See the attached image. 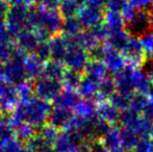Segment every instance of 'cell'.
Listing matches in <instances>:
<instances>
[{"instance_id":"1","label":"cell","mask_w":153,"mask_h":152,"mask_svg":"<svg viewBox=\"0 0 153 152\" xmlns=\"http://www.w3.org/2000/svg\"><path fill=\"white\" fill-rule=\"evenodd\" d=\"M19 103L22 105L25 122L33 125L36 129L47 124L49 114L52 110V105L50 102L41 99L34 95L28 101H19Z\"/></svg>"},{"instance_id":"2","label":"cell","mask_w":153,"mask_h":152,"mask_svg":"<svg viewBox=\"0 0 153 152\" xmlns=\"http://www.w3.org/2000/svg\"><path fill=\"white\" fill-rule=\"evenodd\" d=\"M124 28L129 36L142 38L153 31V6L135 10L134 14L125 21Z\"/></svg>"},{"instance_id":"3","label":"cell","mask_w":153,"mask_h":152,"mask_svg":"<svg viewBox=\"0 0 153 152\" xmlns=\"http://www.w3.org/2000/svg\"><path fill=\"white\" fill-rule=\"evenodd\" d=\"M32 83H33L34 95L48 102L53 101L64 90L61 80H55L45 76L40 77Z\"/></svg>"},{"instance_id":"4","label":"cell","mask_w":153,"mask_h":152,"mask_svg":"<svg viewBox=\"0 0 153 152\" xmlns=\"http://www.w3.org/2000/svg\"><path fill=\"white\" fill-rule=\"evenodd\" d=\"M122 54L126 59L127 65L133 69L141 68L147 63V57L144 52L142 41L137 37H129L126 46L122 50Z\"/></svg>"},{"instance_id":"5","label":"cell","mask_w":153,"mask_h":152,"mask_svg":"<svg viewBox=\"0 0 153 152\" xmlns=\"http://www.w3.org/2000/svg\"><path fill=\"white\" fill-rule=\"evenodd\" d=\"M29 7L23 5H10L5 19V27L13 37H16L23 28L27 27Z\"/></svg>"},{"instance_id":"6","label":"cell","mask_w":153,"mask_h":152,"mask_svg":"<svg viewBox=\"0 0 153 152\" xmlns=\"http://www.w3.org/2000/svg\"><path fill=\"white\" fill-rule=\"evenodd\" d=\"M19 98L17 85L0 77V116L10 115L18 104Z\"/></svg>"},{"instance_id":"7","label":"cell","mask_w":153,"mask_h":152,"mask_svg":"<svg viewBox=\"0 0 153 152\" xmlns=\"http://www.w3.org/2000/svg\"><path fill=\"white\" fill-rule=\"evenodd\" d=\"M90 54L87 50L77 45H69L62 64L67 69L74 70V71L82 73L90 62Z\"/></svg>"},{"instance_id":"8","label":"cell","mask_w":153,"mask_h":152,"mask_svg":"<svg viewBox=\"0 0 153 152\" xmlns=\"http://www.w3.org/2000/svg\"><path fill=\"white\" fill-rule=\"evenodd\" d=\"M3 77L15 85L27 80L24 62L16 59H10L5 62L3 64Z\"/></svg>"},{"instance_id":"9","label":"cell","mask_w":153,"mask_h":152,"mask_svg":"<svg viewBox=\"0 0 153 152\" xmlns=\"http://www.w3.org/2000/svg\"><path fill=\"white\" fill-rule=\"evenodd\" d=\"M102 62L105 65V67H106L107 71L111 72L113 75H115L118 72L122 71L124 68H126L128 66L126 59L122 54V52L115 50L113 48H109L107 46L105 48L104 54H103Z\"/></svg>"},{"instance_id":"10","label":"cell","mask_w":153,"mask_h":152,"mask_svg":"<svg viewBox=\"0 0 153 152\" xmlns=\"http://www.w3.org/2000/svg\"><path fill=\"white\" fill-rule=\"evenodd\" d=\"M103 10L92 6L82 5L77 14V18L80 21L85 29H91L96 25L103 22Z\"/></svg>"},{"instance_id":"11","label":"cell","mask_w":153,"mask_h":152,"mask_svg":"<svg viewBox=\"0 0 153 152\" xmlns=\"http://www.w3.org/2000/svg\"><path fill=\"white\" fill-rule=\"evenodd\" d=\"M16 46L23 49L27 53H33L40 43V39L36 36V31L31 28H23L14 40Z\"/></svg>"},{"instance_id":"12","label":"cell","mask_w":153,"mask_h":152,"mask_svg":"<svg viewBox=\"0 0 153 152\" xmlns=\"http://www.w3.org/2000/svg\"><path fill=\"white\" fill-rule=\"evenodd\" d=\"M73 116H74L73 110L53 106L52 110L49 114L47 123L52 125L53 127L57 128L59 130H64L69 126Z\"/></svg>"},{"instance_id":"13","label":"cell","mask_w":153,"mask_h":152,"mask_svg":"<svg viewBox=\"0 0 153 152\" xmlns=\"http://www.w3.org/2000/svg\"><path fill=\"white\" fill-rule=\"evenodd\" d=\"M131 70L132 68L127 66L122 71L118 72L114 75L113 78L115 81L117 92L129 96H131L135 92L134 85L132 82V77H131Z\"/></svg>"},{"instance_id":"14","label":"cell","mask_w":153,"mask_h":152,"mask_svg":"<svg viewBox=\"0 0 153 152\" xmlns=\"http://www.w3.org/2000/svg\"><path fill=\"white\" fill-rule=\"evenodd\" d=\"M82 99L78 92L76 90H70V89H64L61 92L59 95L53 100V106L56 108H62L67 110H74L76 105L79 103V101Z\"/></svg>"},{"instance_id":"15","label":"cell","mask_w":153,"mask_h":152,"mask_svg":"<svg viewBox=\"0 0 153 152\" xmlns=\"http://www.w3.org/2000/svg\"><path fill=\"white\" fill-rule=\"evenodd\" d=\"M44 62L41 61L34 53H30L27 55L24 61V68L27 80L33 82L34 80L42 77L43 72H44Z\"/></svg>"},{"instance_id":"16","label":"cell","mask_w":153,"mask_h":152,"mask_svg":"<svg viewBox=\"0 0 153 152\" xmlns=\"http://www.w3.org/2000/svg\"><path fill=\"white\" fill-rule=\"evenodd\" d=\"M49 47H50L51 59L53 61L62 62L65 59L67 51L69 48V42L66 37L59 33L51 37L48 41Z\"/></svg>"},{"instance_id":"17","label":"cell","mask_w":153,"mask_h":152,"mask_svg":"<svg viewBox=\"0 0 153 152\" xmlns=\"http://www.w3.org/2000/svg\"><path fill=\"white\" fill-rule=\"evenodd\" d=\"M97 117L104 120L111 125H117L119 120L120 110L116 108L109 101H101L97 103L96 108Z\"/></svg>"},{"instance_id":"18","label":"cell","mask_w":153,"mask_h":152,"mask_svg":"<svg viewBox=\"0 0 153 152\" xmlns=\"http://www.w3.org/2000/svg\"><path fill=\"white\" fill-rule=\"evenodd\" d=\"M129 33L125 30V28H118V29H113L111 30L107 40L105 41V45L109 48H113L115 50H118L120 52H122V50L124 49V47L126 46L127 42L129 40Z\"/></svg>"},{"instance_id":"19","label":"cell","mask_w":153,"mask_h":152,"mask_svg":"<svg viewBox=\"0 0 153 152\" xmlns=\"http://www.w3.org/2000/svg\"><path fill=\"white\" fill-rule=\"evenodd\" d=\"M99 90V81L94 80L90 77L83 75L77 87V92L83 99H95L96 95L98 94Z\"/></svg>"},{"instance_id":"20","label":"cell","mask_w":153,"mask_h":152,"mask_svg":"<svg viewBox=\"0 0 153 152\" xmlns=\"http://www.w3.org/2000/svg\"><path fill=\"white\" fill-rule=\"evenodd\" d=\"M131 77H132V82L134 85L135 92L147 94L148 90L150 89L152 82L148 76L147 72L142 70L141 68H135L131 70Z\"/></svg>"},{"instance_id":"21","label":"cell","mask_w":153,"mask_h":152,"mask_svg":"<svg viewBox=\"0 0 153 152\" xmlns=\"http://www.w3.org/2000/svg\"><path fill=\"white\" fill-rule=\"evenodd\" d=\"M85 75L90 78L100 82L103 78L107 76V69L102 61L98 59H90L85 69Z\"/></svg>"},{"instance_id":"22","label":"cell","mask_w":153,"mask_h":152,"mask_svg":"<svg viewBox=\"0 0 153 152\" xmlns=\"http://www.w3.org/2000/svg\"><path fill=\"white\" fill-rule=\"evenodd\" d=\"M116 92H117V90H116V85H115V81H114V78L113 77L106 76L99 82L98 94H97L94 99L95 102L98 103V102L101 101H106Z\"/></svg>"},{"instance_id":"23","label":"cell","mask_w":153,"mask_h":152,"mask_svg":"<svg viewBox=\"0 0 153 152\" xmlns=\"http://www.w3.org/2000/svg\"><path fill=\"white\" fill-rule=\"evenodd\" d=\"M120 139H121V147L126 152H132L141 140L139 134L134 130L127 127L120 128Z\"/></svg>"},{"instance_id":"24","label":"cell","mask_w":153,"mask_h":152,"mask_svg":"<svg viewBox=\"0 0 153 152\" xmlns=\"http://www.w3.org/2000/svg\"><path fill=\"white\" fill-rule=\"evenodd\" d=\"M83 30V27L81 25L80 21L76 17H70V18H65L62 22V27L61 33L67 39L75 38Z\"/></svg>"},{"instance_id":"25","label":"cell","mask_w":153,"mask_h":152,"mask_svg":"<svg viewBox=\"0 0 153 152\" xmlns=\"http://www.w3.org/2000/svg\"><path fill=\"white\" fill-rule=\"evenodd\" d=\"M102 145L108 150L122 148L121 139H120V128L117 125H111L107 132L100 139Z\"/></svg>"},{"instance_id":"26","label":"cell","mask_w":153,"mask_h":152,"mask_svg":"<svg viewBox=\"0 0 153 152\" xmlns=\"http://www.w3.org/2000/svg\"><path fill=\"white\" fill-rule=\"evenodd\" d=\"M97 103L93 99H81L79 103L74 108V115L82 118V119H92L96 117Z\"/></svg>"},{"instance_id":"27","label":"cell","mask_w":153,"mask_h":152,"mask_svg":"<svg viewBox=\"0 0 153 152\" xmlns=\"http://www.w3.org/2000/svg\"><path fill=\"white\" fill-rule=\"evenodd\" d=\"M65 71H66V67L62 64V62L49 59L44 65L43 76L55 79V80H62V77L64 75Z\"/></svg>"},{"instance_id":"28","label":"cell","mask_w":153,"mask_h":152,"mask_svg":"<svg viewBox=\"0 0 153 152\" xmlns=\"http://www.w3.org/2000/svg\"><path fill=\"white\" fill-rule=\"evenodd\" d=\"M82 73L80 72L74 71V70L67 69L65 71L64 75L62 77V83L64 89H70V90H76L82 79Z\"/></svg>"},{"instance_id":"29","label":"cell","mask_w":153,"mask_h":152,"mask_svg":"<svg viewBox=\"0 0 153 152\" xmlns=\"http://www.w3.org/2000/svg\"><path fill=\"white\" fill-rule=\"evenodd\" d=\"M141 117L142 116H140V114H137V113H134L133 110L128 108V110L120 112L118 123L121 125V127L131 128V129L134 130V128L137 127Z\"/></svg>"},{"instance_id":"30","label":"cell","mask_w":153,"mask_h":152,"mask_svg":"<svg viewBox=\"0 0 153 152\" xmlns=\"http://www.w3.org/2000/svg\"><path fill=\"white\" fill-rule=\"evenodd\" d=\"M103 22L111 28V30L123 28L125 24L124 18H123L121 13L107 10H105L104 13H103Z\"/></svg>"},{"instance_id":"31","label":"cell","mask_w":153,"mask_h":152,"mask_svg":"<svg viewBox=\"0 0 153 152\" xmlns=\"http://www.w3.org/2000/svg\"><path fill=\"white\" fill-rule=\"evenodd\" d=\"M81 4L78 0H62L61 5L59 7V12L61 13L62 18H70V17H76Z\"/></svg>"},{"instance_id":"32","label":"cell","mask_w":153,"mask_h":152,"mask_svg":"<svg viewBox=\"0 0 153 152\" xmlns=\"http://www.w3.org/2000/svg\"><path fill=\"white\" fill-rule=\"evenodd\" d=\"M36 132H38V129L27 122H24L15 128V136L22 143H26L28 140H30L32 136H36Z\"/></svg>"},{"instance_id":"33","label":"cell","mask_w":153,"mask_h":152,"mask_svg":"<svg viewBox=\"0 0 153 152\" xmlns=\"http://www.w3.org/2000/svg\"><path fill=\"white\" fill-rule=\"evenodd\" d=\"M149 101V98L147 95L140 92H134L130 98V104H129V110H133L137 114H142L145 108L146 104Z\"/></svg>"},{"instance_id":"34","label":"cell","mask_w":153,"mask_h":152,"mask_svg":"<svg viewBox=\"0 0 153 152\" xmlns=\"http://www.w3.org/2000/svg\"><path fill=\"white\" fill-rule=\"evenodd\" d=\"M17 93H18L19 101L26 102L30 100L34 96L33 83L29 80H25L24 82L17 85Z\"/></svg>"},{"instance_id":"35","label":"cell","mask_w":153,"mask_h":152,"mask_svg":"<svg viewBox=\"0 0 153 152\" xmlns=\"http://www.w3.org/2000/svg\"><path fill=\"white\" fill-rule=\"evenodd\" d=\"M72 146H73V144L71 143L68 133H67L65 130H61L59 136H57L56 140L53 143L54 151L55 152H68Z\"/></svg>"},{"instance_id":"36","label":"cell","mask_w":153,"mask_h":152,"mask_svg":"<svg viewBox=\"0 0 153 152\" xmlns=\"http://www.w3.org/2000/svg\"><path fill=\"white\" fill-rule=\"evenodd\" d=\"M131 96L126 95V94L119 93V92H116V93L109 98V102H111L116 108H118L120 112H122V110H128L129 108Z\"/></svg>"},{"instance_id":"37","label":"cell","mask_w":153,"mask_h":152,"mask_svg":"<svg viewBox=\"0 0 153 152\" xmlns=\"http://www.w3.org/2000/svg\"><path fill=\"white\" fill-rule=\"evenodd\" d=\"M59 131H61V130L53 127L52 125H50V124H48V123L45 124L44 126H42V127L38 129V133L50 145H53L54 141L56 140L57 136H59Z\"/></svg>"},{"instance_id":"38","label":"cell","mask_w":153,"mask_h":152,"mask_svg":"<svg viewBox=\"0 0 153 152\" xmlns=\"http://www.w3.org/2000/svg\"><path fill=\"white\" fill-rule=\"evenodd\" d=\"M34 54L44 63L51 59V53H50V47H49L48 41H42L39 43L38 47L34 50Z\"/></svg>"},{"instance_id":"39","label":"cell","mask_w":153,"mask_h":152,"mask_svg":"<svg viewBox=\"0 0 153 152\" xmlns=\"http://www.w3.org/2000/svg\"><path fill=\"white\" fill-rule=\"evenodd\" d=\"M90 30L92 31L93 35L96 37V39L100 43L105 42V41L107 40V38H108L109 33H111V28H109L104 22L96 25V26L93 27V28H91Z\"/></svg>"},{"instance_id":"40","label":"cell","mask_w":153,"mask_h":152,"mask_svg":"<svg viewBox=\"0 0 153 152\" xmlns=\"http://www.w3.org/2000/svg\"><path fill=\"white\" fill-rule=\"evenodd\" d=\"M140 39L142 41V45H143L144 52L147 57V62L153 61V31L143 36Z\"/></svg>"},{"instance_id":"41","label":"cell","mask_w":153,"mask_h":152,"mask_svg":"<svg viewBox=\"0 0 153 152\" xmlns=\"http://www.w3.org/2000/svg\"><path fill=\"white\" fill-rule=\"evenodd\" d=\"M128 5V0H105L104 8L107 10L122 13L124 8Z\"/></svg>"},{"instance_id":"42","label":"cell","mask_w":153,"mask_h":152,"mask_svg":"<svg viewBox=\"0 0 153 152\" xmlns=\"http://www.w3.org/2000/svg\"><path fill=\"white\" fill-rule=\"evenodd\" d=\"M15 42L8 43V44H0V62L4 64L8 59H12L13 51L15 48Z\"/></svg>"},{"instance_id":"43","label":"cell","mask_w":153,"mask_h":152,"mask_svg":"<svg viewBox=\"0 0 153 152\" xmlns=\"http://www.w3.org/2000/svg\"><path fill=\"white\" fill-rule=\"evenodd\" d=\"M151 140L150 138H142L132 152H150Z\"/></svg>"},{"instance_id":"44","label":"cell","mask_w":153,"mask_h":152,"mask_svg":"<svg viewBox=\"0 0 153 152\" xmlns=\"http://www.w3.org/2000/svg\"><path fill=\"white\" fill-rule=\"evenodd\" d=\"M14 43V37L10 33L5 24L0 25V44H8Z\"/></svg>"},{"instance_id":"45","label":"cell","mask_w":153,"mask_h":152,"mask_svg":"<svg viewBox=\"0 0 153 152\" xmlns=\"http://www.w3.org/2000/svg\"><path fill=\"white\" fill-rule=\"evenodd\" d=\"M10 3L5 0H0V25L5 24V19L10 10Z\"/></svg>"},{"instance_id":"46","label":"cell","mask_w":153,"mask_h":152,"mask_svg":"<svg viewBox=\"0 0 153 152\" xmlns=\"http://www.w3.org/2000/svg\"><path fill=\"white\" fill-rule=\"evenodd\" d=\"M62 0H41L38 5H41L47 10H59Z\"/></svg>"},{"instance_id":"47","label":"cell","mask_w":153,"mask_h":152,"mask_svg":"<svg viewBox=\"0 0 153 152\" xmlns=\"http://www.w3.org/2000/svg\"><path fill=\"white\" fill-rule=\"evenodd\" d=\"M153 2V0H128V3L131 6H133L137 10L140 8H147L150 7V4Z\"/></svg>"},{"instance_id":"48","label":"cell","mask_w":153,"mask_h":152,"mask_svg":"<svg viewBox=\"0 0 153 152\" xmlns=\"http://www.w3.org/2000/svg\"><path fill=\"white\" fill-rule=\"evenodd\" d=\"M68 152H92V149H91V146H90V143L85 141V142L81 143L78 146L73 145Z\"/></svg>"},{"instance_id":"49","label":"cell","mask_w":153,"mask_h":152,"mask_svg":"<svg viewBox=\"0 0 153 152\" xmlns=\"http://www.w3.org/2000/svg\"><path fill=\"white\" fill-rule=\"evenodd\" d=\"M142 114H143V117H145L149 121L153 122V100H149L148 101V103L146 104Z\"/></svg>"},{"instance_id":"50","label":"cell","mask_w":153,"mask_h":152,"mask_svg":"<svg viewBox=\"0 0 153 152\" xmlns=\"http://www.w3.org/2000/svg\"><path fill=\"white\" fill-rule=\"evenodd\" d=\"M105 0H83V5L92 6V7L103 10Z\"/></svg>"},{"instance_id":"51","label":"cell","mask_w":153,"mask_h":152,"mask_svg":"<svg viewBox=\"0 0 153 152\" xmlns=\"http://www.w3.org/2000/svg\"><path fill=\"white\" fill-rule=\"evenodd\" d=\"M10 5H23L26 7H31L36 4V0H12Z\"/></svg>"},{"instance_id":"52","label":"cell","mask_w":153,"mask_h":152,"mask_svg":"<svg viewBox=\"0 0 153 152\" xmlns=\"http://www.w3.org/2000/svg\"><path fill=\"white\" fill-rule=\"evenodd\" d=\"M147 74H148V76H149L151 82L153 83V61H150V66H149V68H148Z\"/></svg>"},{"instance_id":"53","label":"cell","mask_w":153,"mask_h":152,"mask_svg":"<svg viewBox=\"0 0 153 152\" xmlns=\"http://www.w3.org/2000/svg\"><path fill=\"white\" fill-rule=\"evenodd\" d=\"M12 152H31L28 150V148H27L26 146H24V145H22L21 147H19L18 149H16V150L12 151Z\"/></svg>"},{"instance_id":"54","label":"cell","mask_w":153,"mask_h":152,"mask_svg":"<svg viewBox=\"0 0 153 152\" xmlns=\"http://www.w3.org/2000/svg\"><path fill=\"white\" fill-rule=\"evenodd\" d=\"M146 95H147V97L149 98V100H153V83L151 85V87H150V89L148 90Z\"/></svg>"},{"instance_id":"55","label":"cell","mask_w":153,"mask_h":152,"mask_svg":"<svg viewBox=\"0 0 153 152\" xmlns=\"http://www.w3.org/2000/svg\"><path fill=\"white\" fill-rule=\"evenodd\" d=\"M3 76V65H2V63L0 62V77Z\"/></svg>"},{"instance_id":"56","label":"cell","mask_w":153,"mask_h":152,"mask_svg":"<svg viewBox=\"0 0 153 152\" xmlns=\"http://www.w3.org/2000/svg\"><path fill=\"white\" fill-rule=\"evenodd\" d=\"M150 152H153V140H151V146H150Z\"/></svg>"},{"instance_id":"57","label":"cell","mask_w":153,"mask_h":152,"mask_svg":"<svg viewBox=\"0 0 153 152\" xmlns=\"http://www.w3.org/2000/svg\"><path fill=\"white\" fill-rule=\"evenodd\" d=\"M150 139L153 140V128H152V131H151V134H150Z\"/></svg>"},{"instance_id":"58","label":"cell","mask_w":153,"mask_h":152,"mask_svg":"<svg viewBox=\"0 0 153 152\" xmlns=\"http://www.w3.org/2000/svg\"><path fill=\"white\" fill-rule=\"evenodd\" d=\"M40 1H41V0H36V4H39V3H40Z\"/></svg>"},{"instance_id":"59","label":"cell","mask_w":153,"mask_h":152,"mask_svg":"<svg viewBox=\"0 0 153 152\" xmlns=\"http://www.w3.org/2000/svg\"><path fill=\"white\" fill-rule=\"evenodd\" d=\"M5 1H7L8 3H10V1H12V0H5Z\"/></svg>"},{"instance_id":"60","label":"cell","mask_w":153,"mask_h":152,"mask_svg":"<svg viewBox=\"0 0 153 152\" xmlns=\"http://www.w3.org/2000/svg\"><path fill=\"white\" fill-rule=\"evenodd\" d=\"M0 152H3V151H2V149H1V147H0Z\"/></svg>"}]
</instances>
